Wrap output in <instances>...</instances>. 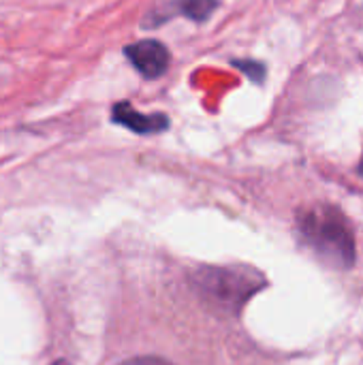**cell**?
Masks as SVG:
<instances>
[{
    "label": "cell",
    "instance_id": "1",
    "mask_svg": "<svg viewBox=\"0 0 363 365\" xmlns=\"http://www.w3.org/2000/svg\"><path fill=\"white\" fill-rule=\"evenodd\" d=\"M297 233L310 252L329 267L349 269L355 263V235L347 216L334 205H312L297 214Z\"/></svg>",
    "mask_w": 363,
    "mask_h": 365
},
{
    "label": "cell",
    "instance_id": "2",
    "mask_svg": "<svg viewBox=\"0 0 363 365\" xmlns=\"http://www.w3.org/2000/svg\"><path fill=\"white\" fill-rule=\"evenodd\" d=\"M193 284L205 299L225 312L237 314L248 299L265 287V278L250 267L205 265L193 272Z\"/></svg>",
    "mask_w": 363,
    "mask_h": 365
},
{
    "label": "cell",
    "instance_id": "3",
    "mask_svg": "<svg viewBox=\"0 0 363 365\" xmlns=\"http://www.w3.org/2000/svg\"><path fill=\"white\" fill-rule=\"evenodd\" d=\"M124 51H126V58L131 60V64L145 79H156V77L165 75V71L169 68V51L163 43H158L154 38L137 41V43L128 45Z\"/></svg>",
    "mask_w": 363,
    "mask_h": 365
},
{
    "label": "cell",
    "instance_id": "4",
    "mask_svg": "<svg viewBox=\"0 0 363 365\" xmlns=\"http://www.w3.org/2000/svg\"><path fill=\"white\" fill-rule=\"evenodd\" d=\"M218 9V0H171L167 4L156 6L145 15L143 26H160L173 15H184L193 21H205Z\"/></svg>",
    "mask_w": 363,
    "mask_h": 365
},
{
    "label": "cell",
    "instance_id": "5",
    "mask_svg": "<svg viewBox=\"0 0 363 365\" xmlns=\"http://www.w3.org/2000/svg\"><path fill=\"white\" fill-rule=\"evenodd\" d=\"M111 118L116 124L137 133V135H156V133H163L169 128V120L167 115L158 113V115H143L139 111L133 109L131 103L122 101L118 103L113 109H111Z\"/></svg>",
    "mask_w": 363,
    "mask_h": 365
},
{
    "label": "cell",
    "instance_id": "6",
    "mask_svg": "<svg viewBox=\"0 0 363 365\" xmlns=\"http://www.w3.org/2000/svg\"><path fill=\"white\" fill-rule=\"evenodd\" d=\"M120 365H173L169 364V361H165V359H160V357H137V359H128V361H124V364Z\"/></svg>",
    "mask_w": 363,
    "mask_h": 365
},
{
    "label": "cell",
    "instance_id": "7",
    "mask_svg": "<svg viewBox=\"0 0 363 365\" xmlns=\"http://www.w3.org/2000/svg\"><path fill=\"white\" fill-rule=\"evenodd\" d=\"M359 173L363 175V156H362V163H359Z\"/></svg>",
    "mask_w": 363,
    "mask_h": 365
},
{
    "label": "cell",
    "instance_id": "8",
    "mask_svg": "<svg viewBox=\"0 0 363 365\" xmlns=\"http://www.w3.org/2000/svg\"><path fill=\"white\" fill-rule=\"evenodd\" d=\"M53 365H68V364H66V361H62V359H60V361H56V364H53Z\"/></svg>",
    "mask_w": 363,
    "mask_h": 365
}]
</instances>
